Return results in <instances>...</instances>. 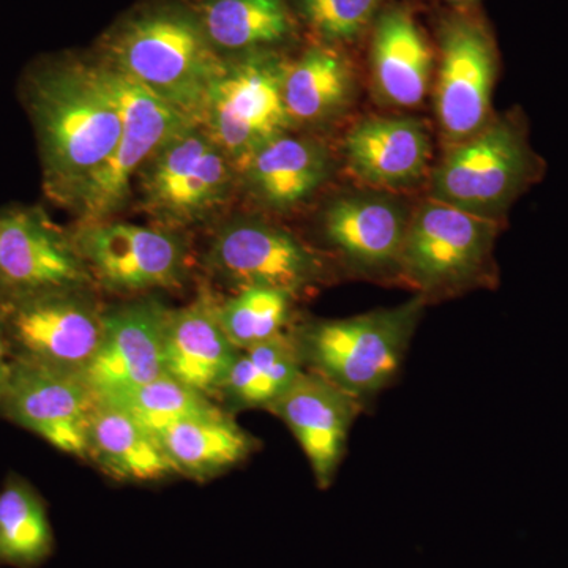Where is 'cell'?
Wrapping results in <instances>:
<instances>
[{
	"mask_svg": "<svg viewBox=\"0 0 568 568\" xmlns=\"http://www.w3.org/2000/svg\"><path fill=\"white\" fill-rule=\"evenodd\" d=\"M351 171L375 186H406L425 174L432 144L422 123L410 118H372L346 134Z\"/></svg>",
	"mask_w": 568,
	"mask_h": 568,
	"instance_id": "obj_19",
	"label": "cell"
},
{
	"mask_svg": "<svg viewBox=\"0 0 568 568\" xmlns=\"http://www.w3.org/2000/svg\"><path fill=\"white\" fill-rule=\"evenodd\" d=\"M499 224L432 197L410 215L398 276L426 301L467 290L491 267Z\"/></svg>",
	"mask_w": 568,
	"mask_h": 568,
	"instance_id": "obj_6",
	"label": "cell"
},
{
	"mask_svg": "<svg viewBox=\"0 0 568 568\" xmlns=\"http://www.w3.org/2000/svg\"><path fill=\"white\" fill-rule=\"evenodd\" d=\"M354 89L353 69L345 55L328 44H317L287 63L284 106L293 125H316L343 114L353 102Z\"/></svg>",
	"mask_w": 568,
	"mask_h": 568,
	"instance_id": "obj_24",
	"label": "cell"
},
{
	"mask_svg": "<svg viewBox=\"0 0 568 568\" xmlns=\"http://www.w3.org/2000/svg\"><path fill=\"white\" fill-rule=\"evenodd\" d=\"M294 298V294L275 287H246L216 305V316L231 343L245 351L286 332Z\"/></svg>",
	"mask_w": 568,
	"mask_h": 568,
	"instance_id": "obj_28",
	"label": "cell"
},
{
	"mask_svg": "<svg viewBox=\"0 0 568 568\" xmlns=\"http://www.w3.org/2000/svg\"><path fill=\"white\" fill-rule=\"evenodd\" d=\"M540 174L526 123L507 115L452 148L433 173L432 197L499 222Z\"/></svg>",
	"mask_w": 568,
	"mask_h": 568,
	"instance_id": "obj_4",
	"label": "cell"
},
{
	"mask_svg": "<svg viewBox=\"0 0 568 568\" xmlns=\"http://www.w3.org/2000/svg\"><path fill=\"white\" fill-rule=\"evenodd\" d=\"M209 264L237 291L264 286L297 295L325 276L315 250L290 231L256 220L224 226L213 239Z\"/></svg>",
	"mask_w": 568,
	"mask_h": 568,
	"instance_id": "obj_12",
	"label": "cell"
},
{
	"mask_svg": "<svg viewBox=\"0 0 568 568\" xmlns=\"http://www.w3.org/2000/svg\"><path fill=\"white\" fill-rule=\"evenodd\" d=\"M235 164L201 125L185 126L136 175L142 207L170 226L204 220L226 203Z\"/></svg>",
	"mask_w": 568,
	"mask_h": 568,
	"instance_id": "obj_8",
	"label": "cell"
},
{
	"mask_svg": "<svg viewBox=\"0 0 568 568\" xmlns=\"http://www.w3.org/2000/svg\"><path fill=\"white\" fill-rule=\"evenodd\" d=\"M216 51H267L294 32L286 0H204L197 11Z\"/></svg>",
	"mask_w": 568,
	"mask_h": 568,
	"instance_id": "obj_26",
	"label": "cell"
},
{
	"mask_svg": "<svg viewBox=\"0 0 568 568\" xmlns=\"http://www.w3.org/2000/svg\"><path fill=\"white\" fill-rule=\"evenodd\" d=\"M54 551L47 506L20 477H10L0 491V566L37 568Z\"/></svg>",
	"mask_w": 568,
	"mask_h": 568,
	"instance_id": "obj_27",
	"label": "cell"
},
{
	"mask_svg": "<svg viewBox=\"0 0 568 568\" xmlns=\"http://www.w3.org/2000/svg\"><path fill=\"white\" fill-rule=\"evenodd\" d=\"M305 372L293 332L239 351L219 396L231 409H268Z\"/></svg>",
	"mask_w": 568,
	"mask_h": 568,
	"instance_id": "obj_25",
	"label": "cell"
},
{
	"mask_svg": "<svg viewBox=\"0 0 568 568\" xmlns=\"http://www.w3.org/2000/svg\"><path fill=\"white\" fill-rule=\"evenodd\" d=\"M432 48L405 7L381 11L373 24L372 70L377 95L398 108L424 102L433 74Z\"/></svg>",
	"mask_w": 568,
	"mask_h": 568,
	"instance_id": "obj_20",
	"label": "cell"
},
{
	"mask_svg": "<svg viewBox=\"0 0 568 568\" xmlns=\"http://www.w3.org/2000/svg\"><path fill=\"white\" fill-rule=\"evenodd\" d=\"M97 65L121 111L122 132L114 151L70 201L82 224L106 222L121 211L132 196L136 175L153 153L175 133L193 125L185 115L121 71L103 62Z\"/></svg>",
	"mask_w": 568,
	"mask_h": 568,
	"instance_id": "obj_5",
	"label": "cell"
},
{
	"mask_svg": "<svg viewBox=\"0 0 568 568\" xmlns=\"http://www.w3.org/2000/svg\"><path fill=\"white\" fill-rule=\"evenodd\" d=\"M362 406L355 396L305 369L268 410L293 432L312 465L317 487L325 489L342 465L347 435Z\"/></svg>",
	"mask_w": 568,
	"mask_h": 568,
	"instance_id": "obj_16",
	"label": "cell"
},
{
	"mask_svg": "<svg viewBox=\"0 0 568 568\" xmlns=\"http://www.w3.org/2000/svg\"><path fill=\"white\" fill-rule=\"evenodd\" d=\"M28 100L47 192L70 204L114 151L122 132L121 111L99 65L88 63H58L39 71L29 84Z\"/></svg>",
	"mask_w": 568,
	"mask_h": 568,
	"instance_id": "obj_1",
	"label": "cell"
},
{
	"mask_svg": "<svg viewBox=\"0 0 568 568\" xmlns=\"http://www.w3.org/2000/svg\"><path fill=\"white\" fill-rule=\"evenodd\" d=\"M92 275L73 237L43 212L21 209L0 215V298L59 290H84Z\"/></svg>",
	"mask_w": 568,
	"mask_h": 568,
	"instance_id": "obj_14",
	"label": "cell"
},
{
	"mask_svg": "<svg viewBox=\"0 0 568 568\" xmlns=\"http://www.w3.org/2000/svg\"><path fill=\"white\" fill-rule=\"evenodd\" d=\"M444 2L454 3V6H470V3L477 2V0H444Z\"/></svg>",
	"mask_w": 568,
	"mask_h": 568,
	"instance_id": "obj_32",
	"label": "cell"
},
{
	"mask_svg": "<svg viewBox=\"0 0 568 568\" xmlns=\"http://www.w3.org/2000/svg\"><path fill=\"white\" fill-rule=\"evenodd\" d=\"M82 291L0 298V327L17 361L82 376L99 351L104 327V312Z\"/></svg>",
	"mask_w": 568,
	"mask_h": 568,
	"instance_id": "obj_9",
	"label": "cell"
},
{
	"mask_svg": "<svg viewBox=\"0 0 568 568\" xmlns=\"http://www.w3.org/2000/svg\"><path fill=\"white\" fill-rule=\"evenodd\" d=\"M286 69L274 52H248L224 63L213 82L200 125L235 168L293 126L283 100Z\"/></svg>",
	"mask_w": 568,
	"mask_h": 568,
	"instance_id": "obj_7",
	"label": "cell"
},
{
	"mask_svg": "<svg viewBox=\"0 0 568 568\" xmlns=\"http://www.w3.org/2000/svg\"><path fill=\"white\" fill-rule=\"evenodd\" d=\"M103 63L200 125L205 99L226 62L197 13L160 7L115 28L104 44Z\"/></svg>",
	"mask_w": 568,
	"mask_h": 568,
	"instance_id": "obj_2",
	"label": "cell"
},
{
	"mask_svg": "<svg viewBox=\"0 0 568 568\" xmlns=\"http://www.w3.org/2000/svg\"><path fill=\"white\" fill-rule=\"evenodd\" d=\"M250 192L267 207L287 211L320 190L328 174L323 145L284 133L239 166Z\"/></svg>",
	"mask_w": 568,
	"mask_h": 568,
	"instance_id": "obj_21",
	"label": "cell"
},
{
	"mask_svg": "<svg viewBox=\"0 0 568 568\" xmlns=\"http://www.w3.org/2000/svg\"><path fill=\"white\" fill-rule=\"evenodd\" d=\"M14 368V355L11 351L9 339H7L6 332L0 327V395L6 390L9 384L11 373Z\"/></svg>",
	"mask_w": 568,
	"mask_h": 568,
	"instance_id": "obj_31",
	"label": "cell"
},
{
	"mask_svg": "<svg viewBox=\"0 0 568 568\" xmlns=\"http://www.w3.org/2000/svg\"><path fill=\"white\" fill-rule=\"evenodd\" d=\"M168 310L153 298L104 312L102 343L82 373L97 399L152 383L164 373Z\"/></svg>",
	"mask_w": 568,
	"mask_h": 568,
	"instance_id": "obj_15",
	"label": "cell"
},
{
	"mask_svg": "<svg viewBox=\"0 0 568 568\" xmlns=\"http://www.w3.org/2000/svg\"><path fill=\"white\" fill-rule=\"evenodd\" d=\"M73 241L92 280L111 293L173 287L185 278V244L163 227L106 220L82 224Z\"/></svg>",
	"mask_w": 568,
	"mask_h": 568,
	"instance_id": "obj_11",
	"label": "cell"
},
{
	"mask_svg": "<svg viewBox=\"0 0 568 568\" xmlns=\"http://www.w3.org/2000/svg\"><path fill=\"white\" fill-rule=\"evenodd\" d=\"M384 0H297L306 26L325 43H351L372 28Z\"/></svg>",
	"mask_w": 568,
	"mask_h": 568,
	"instance_id": "obj_30",
	"label": "cell"
},
{
	"mask_svg": "<svg viewBox=\"0 0 568 568\" xmlns=\"http://www.w3.org/2000/svg\"><path fill=\"white\" fill-rule=\"evenodd\" d=\"M88 458L121 481H159L175 474L153 433L125 410L97 399Z\"/></svg>",
	"mask_w": 568,
	"mask_h": 568,
	"instance_id": "obj_22",
	"label": "cell"
},
{
	"mask_svg": "<svg viewBox=\"0 0 568 568\" xmlns=\"http://www.w3.org/2000/svg\"><path fill=\"white\" fill-rule=\"evenodd\" d=\"M100 402L125 410L151 433L185 418L216 417L226 413L209 396L168 375L156 377L152 383L132 390L100 398Z\"/></svg>",
	"mask_w": 568,
	"mask_h": 568,
	"instance_id": "obj_29",
	"label": "cell"
},
{
	"mask_svg": "<svg viewBox=\"0 0 568 568\" xmlns=\"http://www.w3.org/2000/svg\"><path fill=\"white\" fill-rule=\"evenodd\" d=\"M410 215L387 196L338 197L324 212L325 239L353 271L398 275Z\"/></svg>",
	"mask_w": 568,
	"mask_h": 568,
	"instance_id": "obj_17",
	"label": "cell"
},
{
	"mask_svg": "<svg viewBox=\"0 0 568 568\" xmlns=\"http://www.w3.org/2000/svg\"><path fill=\"white\" fill-rule=\"evenodd\" d=\"M439 50L436 115L440 132L455 145L491 121L497 51L487 26L467 14L443 22Z\"/></svg>",
	"mask_w": 568,
	"mask_h": 568,
	"instance_id": "obj_10",
	"label": "cell"
},
{
	"mask_svg": "<svg viewBox=\"0 0 568 568\" xmlns=\"http://www.w3.org/2000/svg\"><path fill=\"white\" fill-rule=\"evenodd\" d=\"M239 349L224 334L216 305L197 301L168 310L164 325V373L209 398L219 395Z\"/></svg>",
	"mask_w": 568,
	"mask_h": 568,
	"instance_id": "obj_18",
	"label": "cell"
},
{
	"mask_svg": "<svg viewBox=\"0 0 568 568\" xmlns=\"http://www.w3.org/2000/svg\"><path fill=\"white\" fill-rule=\"evenodd\" d=\"M175 473L205 480L237 466L253 454L256 440L227 413L185 418L153 433Z\"/></svg>",
	"mask_w": 568,
	"mask_h": 568,
	"instance_id": "obj_23",
	"label": "cell"
},
{
	"mask_svg": "<svg viewBox=\"0 0 568 568\" xmlns=\"http://www.w3.org/2000/svg\"><path fill=\"white\" fill-rule=\"evenodd\" d=\"M95 403L81 376L14 358L13 373L0 395V416L63 454L88 458Z\"/></svg>",
	"mask_w": 568,
	"mask_h": 568,
	"instance_id": "obj_13",
	"label": "cell"
},
{
	"mask_svg": "<svg viewBox=\"0 0 568 568\" xmlns=\"http://www.w3.org/2000/svg\"><path fill=\"white\" fill-rule=\"evenodd\" d=\"M426 298L347 320L316 321L293 332L305 369L366 403L398 375Z\"/></svg>",
	"mask_w": 568,
	"mask_h": 568,
	"instance_id": "obj_3",
	"label": "cell"
}]
</instances>
